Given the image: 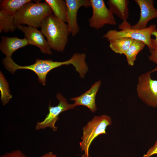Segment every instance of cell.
I'll use <instances>...</instances> for the list:
<instances>
[{
    "label": "cell",
    "mask_w": 157,
    "mask_h": 157,
    "mask_svg": "<svg viewBox=\"0 0 157 157\" xmlns=\"http://www.w3.org/2000/svg\"><path fill=\"white\" fill-rule=\"evenodd\" d=\"M152 35H153L155 37V39L151 38V50L157 52V29L156 28L153 31Z\"/></svg>",
    "instance_id": "7402d4cb"
},
{
    "label": "cell",
    "mask_w": 157,
    "mask_h": 157,
    "mask_svg": "<svg viewBox=\"0 0 157 157\" xmlns=\"http://www.w3.org/2000/svg\"><path fill=\"white\" fill-rule=\"evenodd\" d=\"M157 71V66L138 77L136 92L139 98L148 106L157 107V80H153L151 73Z\"/></svg>",
    "instance_id": "8992f818"
},
{
    "label": "cell",
    "mask_w": 157,
    "mask_h": 157,
    "mask_svg": "<svg viewBox=\"0 0 157 157\" xmlns=\"http://www.w3.org/2000/svg\"><path fill=\"white\" fill-rule=\"evenodd\" d=\"M139 6L140 10V17L138 22L131 28L142 29L147 28L148 23L153 19L157 18V9L154 6L153 0H135Z\"/></svg>",
    "instance_id": "8fae6325"
},
{
    "label": "cell",
    "mask_w": 157,
    "mask_h": 157,
    "mask_svg": "<svg viewBox=\"0 0 157 157\" xmlns=\"http://www.w3.org/2000/svg\"><path fill=\"white\" fill-rule=\"evenodd\" d=\"M32 0L23 6L14 15L17 25L26 24L28 26L41 27L44 19L47 16L52 14V11L45 1L35 3Z\"/></svg>",
    "instance_id": "3957f363"
},
{
    "label": "cell",
    "mask_w": 157,
    "mask_h": 157,
    "mask_svg": "<svg viewBox=\"0 0 157 157\" xmlns=\"http://www.w3.org/2000/svg\"><path fill=\"white\" fill-rule=\"evenodd\" d=\"M51 8L54 15L64 22H67V6L63 0H45Z\"/></svg>",
    "instance_id": "9a60e30c"
},
{
    "label": "cell",
    "mask_w": 157,
    "mask_h": 157,
    "mask_svg": "<svg viewBox=\"0 0 157 157\" xmlns=\"http://www.w3.org/2000/svg\"><path fill=\"white\" fill-rule=\"evenodd\" d=\"M131 24L127 21L123 22L119 26L118 31L115 29L108 31L103 36L109 42L121 38H128L144 42L149 50L151 49V36L153 31L156 28V24H152L149 27L142 29L132 28Z\"/></svg>",
    "instance_id": "5b68a950"
},
{
    "label": "cell",
    "mask_w": 157,
    "mask_h": 157,
    "mask_svg": "<svg viewBox=\"0 0 157 157\" xmlns=\"http://www.w3.org/2000/svg\"><path fill=\"white\" fill-rule=\"evenodd\" d=\"M0 157H27L22 151L19 150H13L1 155Z\"/></svg>",
    "instance_id": "44dd1931"
},
{
    "label": "cell",
    "mask_w": 157,
    "mask_h": 157,
    "mask_svg": "<svg viewBox=\"0 0 157 157\" xmlns=\"http://www.w3.org/2000/svg\"><path fill=\"white\" fill-rule=\"evenodd\" d=\"M100 81L94 83L91 88L79 96L72 98L70 100L74 101L76 106H83L88 108L92 113L97 110L95 103L96 96L101 84Z\"/></svg>",
    "instance_id": "7c38bea8"
},
{
    "label": "cell",
    "mask_w": 157,
    "mask_h": 157,
    "mask_svg": "<svg viewBox=\"0 0 157 157\" xmlns=\"http://www.w3.org/2000/svg\"><path fill=\"white\" fill-rule=\"evenodd\" d=\"M2 63L6 69L12 74L18 69H27L33 71L37 75L39 81L45 85L47 75L51 70L63 65L72 64L76 71H79L83 68L85 61L83 55L77 53L74 54L69 59L63 62L37 59L35 63L33 64L22 66L16 63L11 57H6L3 59Z\"/></svg>",
    "instance_id": "6da1fadb"
},
{
    "label": "cell",
    "mask_w": 157,
    "mask_h": 157,
    "mask_svg": "<svg viewBox=\"0 0 157 157\" xmlns=\"http://www.w3.org/2000/svg\"><path fill=\"white\" fill-rule=\"evenodd\" d=\"M0 90L1 92V101L3 106L6 105L12 98L9 87L8 83L4 75L0 73Z\"/></svg>",
    "instance_id": "ffe728a7"
},
{
    "label": "cell",
    "mask_w": 157,
    "mask_h": 157,
    "mask_svg": "<svg viewBox=\"0 0 157 157\" xmlns=\"http://www.w3.org/2000/svg\"><path fill=\"white\" fill-rule=\"evenodd\" d=\"M40 157H58L57 155L52 152H48L42 156Z\"/></svg>",
    "instance_id": "d4e9b609"
},
{
    "label": "cell",
    "mask_w": 157,
    "mask_h": 157,
    "mask_svg": "<svg viewBox=\"0 0 157 157\" xmlns=\"http://www.w3.org/2000/svg\"><path fill=\"white\" fill-rule=\"evenodd\" d=\"M150 51L151 54L149 56V60L157 65V52L152 50Z\"/></svg>",
    "instance_id": "cb8c5ba5"
},
{
    "label": "cell",
    "mask_w": 157,
    "mask_h": 157,
    "mask_svg": "<svg viewBox=\"0 0 157 157\" xmlns=\"http://www.w3.org/2000/svg\"><path fill=\"white\" fill-rule=\"evenodd\" d=\"M67 6V20L68 30L73 37L79 32L80 28L77 22V13L82 7H91L90 0H65Z\"/></svg>",
    "instance_id": "30bf717a"
},
{
    "label": "cell",
    "mask_w": 157,
    "mask_h": 157,
    "mask_svg": "<svg viewBox=\"0 0 157 157\" xmlns=\"http://www.w3.org/2000/svg\"><path fill=\"white\" fill-rule=\"evenodd\" d=\"M17 28L14 16L0 10V33L13 32Z\"/></svg>",
    "instance_id": "2e32d148"
},
{
    "label": "cell",
    "mask_w": 157,
    "mask_h": 157,
    "mask_svg": "<svg viewBox=\"0 0 157 157\" xmlns=\"http://www.w3.org/2000/svg\"><path fill=\"white\" fill-rule=\"evenodd\" d=\"M112 123L111 118L105 115L95 116L83 128L82 141L79 145L81 151H84L81 157H89V150L90 145L95 138L102 134H107V127Z\"/></svg>",
    "instance_id": "277c9868"
},
{
    "label": "cell",
    "mask_w": 157,
    "mask_h": 157,
    "mask_svg": "<svg viewBox=\"0 0 157 157\" xmlns=\"http://www.w3.org/2000/svg\"><path fill=\"white\" fill-rule=\"evenodd\" d=\"M40 27L51 49L59 52L64 51L70 34L67 24L52 14L44 19Z\"/></svg>",
    "instance_id": "7a4b0ae2"
},
{
    "label": "cell",
    "mask_w": 157,
    "mask_h": 157,
    "mask_svg": "<svg viewBox=\"0 0 157 157\" xmlns=\"http://www.w3.org/2000/svg\"><path fill=\"white\" fill-rule=\"evenodd\" d=\"M145 45V43L142 41L134 40L129 49L124 54L129 65L131 66L134 65L137 55Z\"/></svg>",
    "instance_id": "e0dca14e"
},
{
    "label": "cell",
    "mask_w": 157,
    "mask_h": 157,
    "mask_svg": "<svg viewBox=\"0 0 157 157\" xmlns=\"http://www.w3.org/2000/svg\"><path fill=\"white\" fill-rule=\"evenodd\" d=\"M134 39L128 38H121L109 42V47L115 53L124 54L129 49Z\"/></svg>",
    "instance_id": "d6986e66"
},
{
    "label": "cell",
    "mask_w": 157,
    "mask_h": 157,
    "mask_svg": "<svg viewBox=\"0 0 157 157\" xmlns=\"http://www.w3.org/2000/svg\"><path fill=\"white\" fill-rule=\"evenodd\" d=\"M129 3V1L127 0H109L107 1L109 9L112 13L117 15L123 22L127 21L128 18Z\"/></svg>",
    "instance_id": "5bb4252c"
},
{
    "label": "cell",
    "mask_w": 157,
    "mask_h": 157,
    "mask_svg": "<svg viewBox=\"0 0 157 157\" xmlns=\"http://www.w3.org/2000/svg\"><path fill=\"white\" fill-rule=\"evenodd\" d=\"M154 154L157 155V140L154 145L148 150L146 154L144 155L142 157H150Z\"/></svg>",
    "instance_id": "603a6c76"
},
{
    "label": "cell",
    "mask_w": 157,
    "mask_h": 157,
    "mask_svg": "<svg viewBox=\"0 0 157 157\" xmlns=\"http://www.w3.org/2000/svg\"><path fill=\"white\" fill-rule=\"evenodd\" d=\"M28 45V42L25 38L21 39L17 37L2 36L0 43V49L6 57H11L16 51Z\"/></svg>",
    "instance_id": "4fadbf2b"
},
{
    "label": "cell",
    "mask_w": 157,
    "mask_h": 157,
    "mask_svg": "<svg viewBox=\"0 0 157 157\" xmlns=\"http://www.w3.org/2000/svg\"><path fill=\"white\" fill-rule=\"evenodd\" d=\"M17 28L22 32L27 40L29 45L35 46L44 53L52 55L49 44L40 31L37 28L22 24L17 25Z\"/></svg>",
    "instance_id": "9c48e42d"
},
{
    "label": "cell",
    "mask_w": 157,
    "mask_h": 157,
    "mask_svg": "<svg viewBox=\"0 0 157 157\" xmlns=\"http://www.w3.org/2000/svg\"><path fill=\"white\" fill-rule=\"evenodd\" d=\"M57 98L59 103L56 106H51L50 103L48 106L49 113L42 121L37 122L35 129L36 130L44 129L47 127L51 128L56 131L57 127L55 126L56 122L59 119L58 116L62 112L75 108V106L73 104H70L67 101V100L60 93L56 94Z\"/></svg>",
    "instance_id": "ba28073f"
},
{
    "label": "cell",
    "mask_w": 157,
    "mask_h": 157,
    "mask_svg": "<svg viewBox=\"0 0 157 157\" xmlns=\"http://www.w3.org/2000/svg\"><path fill=\"white\" fill-rule=\"evenodd\" d=\"M31 0H1V10L14 15L17 11L26 3Z\"/></svg>",
    "instance_id": "ac0fdd59"
},
{
    "label": "cell",
    "mask_w": 157,
    "mask_h": 157,
    "mask_svg": "<svg viewBox=\"0 0 157 157\" xmlns=\"http://www.w3.org/2000/svg\"><path fill=\"white\" fill-rule=\"evenodd\" d=\"M92 10V16L89 20V26L99 29L106 24H117L113 15L106 7L103 0H90Z\"/></svg>",
    "instance_id": "52a82bcc"
}]
</instances>
